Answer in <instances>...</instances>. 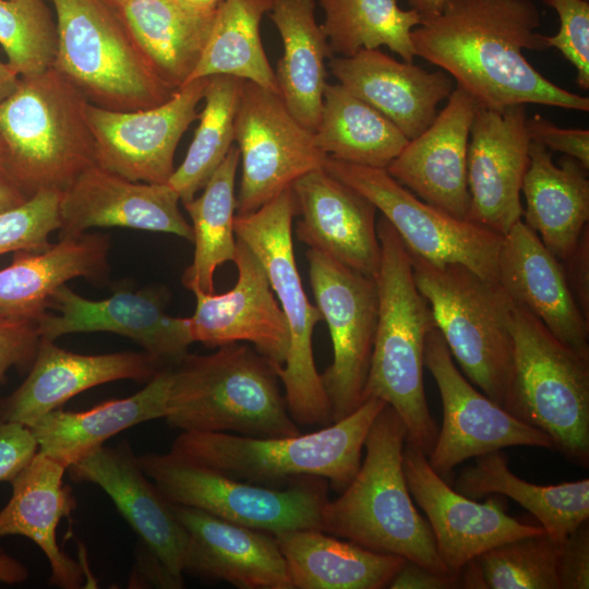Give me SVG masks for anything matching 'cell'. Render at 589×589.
I'll return each mask as SVG.
<instances>
[{
  "instance_id": "cell-53",
  "label": "cell",
  "mask_w": 589,
  "mask_h": 589,
  "mask_svg": "<svg viewBox=\"0 0 589 589\" xmlns=\"http://www.w3.org/2000/svg\"><path fill=\"white\" fill-rule=\"evenodd\" d=\"M28 576L26 566L0 548V582L17 585L26 581Z\"/></svg>"
},
{
  "instance_id": "cell-13",
  "label": "cell",
  "mask_w": 589,
  "mask_h": 589,
  "mask_svg": "<svg viewBox=\"0 0 589 589\" xmlns=\"http://www.w3.org/2000/svg\"><path fill=\"white\" fill-rule=\"evenodd\" d=\"M310 283L333 344V362L321 374L333 422L363 402L377 324L375 279L309 249Z\"/></svg>"
},
{
  "instance_id": "cell-46",
  "label": "cell",
  "mask_w": 589,
  "mask_h": 589,
  "mask_svg": "<svg viewBox=\"0 0 589 589\" xmlns=\"http://www.w3.org/2000/svg\"><path fill=\"white\" fill-rule=\"evenodd\" d=\"M39 341L36 322L0 316V386L11 368L33 363Z\"/></svg>"
},
{
  "instance_id": "cell-9",
  "label": "cell",
  "mask_w": 589,
  "mask_h": 589,
  "mask_svg": "<svg viewBox=\"0 0 589 589\" xmlns=\"http://www.w3.org/2000/svg\"><path fill=\"white\" fill-rule=\"evenodd\" d=\"M297 206L291 187L257 211L236 215V237L259 257L284 313L289 347L276 368L285 400L297 424L325 426L333 423L328 398L317 372L312 337L321 312L312 305L298 272L292 242Z\"/></svg>"
},
{
  "instance_id": "cell-42",
  "label": "cell",
  "mask_w": 589,
  "mask_h": 589,
  "mask_svg": "<svg viewBox=\"0 0 589 589\" xmlns=\"http://www.w3.org/2000/svg\"><path fill=\"white\" fill-rule=\"evenodd\" d=\"M558 542L545 531L498 544L457 574L459 588L560 589Z\"/></svg>"
},
{
  "instance_id": "cell-47",
  "label": "cell",
  "mask_w": 589,
  "mask_h": 589,
  "mask_svg": "<svg viewBox=\"0 0 589 589\" xmlns=\"http://www.w3.org/2000/svg\"><path fill=\"white\" fill-rule=\"evenodd\" d=\"M530 141L537 142L551 152H561L589 168V131L587 129H567L554 124L541 115H533L526 121Z\"/></svg>"
},
{
  "instance_id": "cell-40",
  "label": "cell",
  "mask_w": 589,
  "mask_h": 589,
  "mask_svg": "<svg viewBox=\"0 0 589 589\" xmlns=\"http://www.w3.org/2000/svg\"><path fill=\"white\" fill-rule=\"evenodd\" d=\"M317 1L325 12L321 27L334 55L350 57L385 46L404 61H413L411 32L422 22L414 10L401 9L398 0Z\"/></svg>"
},
{
  "instance_id": "cell-14",
  "label": "cell",
  "mask_w": 589,
  "mask_h": 589,
  "mask_svg": "<svg viewBox=\"0 0 589 589\" xmlns=\"http://www.w3.org/2000/svg\"><path fill=\"white\" fill-rule=\"evenodd\" d=\"M235 141L242 164L237 215L257 211L303 175L323 168L327 157L279 94L244 80Z\"/></svg>"
},
{
  "instance_id": "cell-54",
  "label": "cell",
  "mask_w": 589,
  "mask_h": 589,
  "mask_svg": "<svg viewBox=\"0 0 589 589\" xmlns=\"http://www.w3.org/2000/svg\"><path fill=\"white\" fill-rule=\"evenodd\" d=\"M20 75L10 67L0 60V103L9 97L16 88Z\"/></svg>"
},
{
  "instance_id": "cell-50",
  "label": "cell",
  "mask_w": 589,
  "mask_h": 589,
  "mask_svg": "<svg viewBox=\"0 0 589 589\" xmlns=\"http://www.w3.org/2000/svg\"><path fill=\"white\" fill-rule=\"evenodd\" d=\"M573 294L585 316L589 320V233H581L574 252L562 262Z\"/></svg>"
},
{
  "instance_id": "cell-51",
  "label": "cell",
  "mask_w": 589,
  "mask_h": 589,
  "mask_svg": "<svg viewBox=\"0 0 589 589\" xmlns=\"http://www.w3.org/2000/svg\"><path fill=\"white\" fill-rule=\"evenodd\" d=\"M390 589H450L459 588L458 575L438 573L406 560L393 577Z\"/></svg>"
},
{
  "instance_id": "cell-16",
  "label": "cell",
  "mask_w": 589,
  "mask_h": 589,
  "mask_svg": "<svg viewBox=\"0 0 589 589\" xmlns=\"http://www.w3.org/2000/svg\"><path fill=\"white\" fill-rule=\"evenodd\" d=\"M207 81L193 80L148 109L119 111L88 103L96 165L131 181L168 183L177 146L197 119Z\"/></svg>"
},
{
  "instance_id": "cell-1",
  "label": "cell",
  "mask_w": 589,
  "mask_h": 589,
  "mask_svg": "<svg viewBox=\"0 0 589 589\" xmlns=\"http://www.w3.org/2000/svg\"><path fill=\"white\" fill-rule=\"evenodd\" d=\"M531 0H447L411 32L416 56L437 65L478 106L502 109L539 104L579 111L589 98L542 75L524 50L548 49Z\"/></svg>"
},
{
  "instance_id": "cell-5",
  "label": "cell",
  "mask_w": 589,
  "mask_h": 589,
  "mask_svg": "<svg viewBox=\"0 0 589 589\" xmlns=\"http://www.w3.org/2000/svg\"><path fill=\"white\" fill-rule=\"evenodd\" d=\"M386 405L369 398L347 417L292 436L182 431L170 453L251 483L277 486L288 480L321 478L341 492L356 476L368 431Z\"/></svg>"
},
{
  "instance_id": "cell-26",
  "label": "cell",
  "mask_w": 589,
  "mask_h": 589,
  "mask_svg": "<svg viewBox=\"0 0 589 589\" xmlns=\"http://www.w3.org/2000/svg\"><path fill=\"white\" fill-rule=\"evenodd\" d=\"M163 368L147 352L81 354L40 338L24 382L0 401V421L28 428L75 395L118 380L151 381Z\"/></svg>"
},
{
  "instance_id": "cell-17",
  "label": "cell",
  "mask_w": 589,
  "mask_h": 589,
  "mask_svg": "<svg viewBox=\"0 0 589 589\" xmlns=\"http://www.w3.org/2000/svg\"><path fill=\"white\" fill-rule=\"evenodd\" d=\"M402 466L411 497L424 512L438 554L452 574L498 544L544 531L541 525L509 516L500 496L479 503L459 493L432 469L424 453L408 443Z\"/></svg>"
},
{
  "instance_id": "cell-32",
  "label": "cell",
  "mask_w": 589,
  "mask_h": 589,
  "mask_svg": "<svg viewBox=\"0 0 589 589\" xmlns=\"http://www.w3.org/2000/svg\"><path fill=\"white\" fill-rule=\"evenodd\" d=\"M170 370L163 368L137 393L101 402L88 410L55 409L31 428L38 452L67 468L110 437L136 424L165 419Z\"/></svg>"
},
{
  "instance_id": "cell-19",
  "label": "cell",
  "mask_w": 589,
  "mask_h": 589,
  "mask_svg": "<svg viewBox=\"0 0 589 589\" xmlns=\"http://www.w3.org/2000/svg\"><path fill=\"white\" fill-rule=\"evenodd\" d=\"M526 121V105L478 106L470 129L467 220L501 236L522 218L520 193L530 145Z\"/></svg>"
},
{
  "instance_id": "cell-2",
  "label": "cell",
  "mask_w": 589,
  "mask_h": 589,
  "mask_svg": "<svg viewBox=\"0 0 589 589\" xmlns=\"http://www.w3.org/2000/svg\"><path fill=\"white\" fill-rule=\"evenodd\" d=\"M376 230L381 244L374 277L378 311L363 401L378 398L392 407L406 426V443L428 456L438 430L423 387L424 344L435 322L399 236L383 216Z\"/></svg>"
},
{
  "instance_id": "cell-21",
  "label": "cell",
  "mask_w": 589,
  "mask_h": 589,
  "mask_svg": "<svg viewBox=\"0 0 589 589\" xmlns=\"http://www.w3.org/2000/svg\"><path fill=\"white\" fill-rule=\"evenodd\" d=\"M233 263L238 279L229 291L215 294L191 290L196 300L194 313L189 317L193 340L212 348L251 342L275 368L281 366L289 334L266 271L239 238Z\"/></svg>"
},
{
  "instance_id": "cell-22",
  "label": "cell",
  "mask_w": 589,
  "mask_h": 589,
  "mask_svg": "<svg viewBox=\"0 0 589 589\" xmlns=\"http://www.w3.org/2000/svg\"><path fill=\"white\" fill-rule=\"evenodd\" d=\"M179 202L168 183L131 181L94 164L61 192L60 239L95 227H124L172 233L193 242L192 226Z\"/></svg>"
},
{
  "instance_id": "cell-3",
  "label": "cell",
  "mask_w": 589,
  "mask_h": 589,
  "mask_svg": "<svg viewBox=\"0 0 589 589\" xmlns=\"http://www.w3.org/2000/svg\"><path fill=\"white\" fill-rule=\"evenodd\" d=\"M406 438L404 422L386 405L368 431L365 456L356 476L337 498L324 505L321 529L365 549L452 574L409 492L402 466Z\"/></svg>"
},
{
  "instance_id": "cell-45",
  "label": "cell",
  "mask_w": 589,
  "mask_h": 589,
  "mask_svg": "<svg viewBox=\"0 0 589 589\" xmlns=\"http://www.w3.org/2000/svg\"><path fill=\"white\" fill-rule=\"evenodd\" d=\"M558 15L560 28L545 36L549 48L557 49L577 72L576 82L589 88V0H540Z\"/></svg>"
},
{
  "instance_id": "cell-52",
  "label": "cell",
  "mask_w": 589,
  "mask_h": 589,
  "mask_svg": "<svg viewBox=\"0 0 589 589\" xmlns=\"http://www.w3.org/2000/svg\"><path fill=\"white\" fill-rule=\"evenodd\" d=\"M27 199L14 177L5 144L0 136V212L15 207Z\"/></svg>"
},
{
  "instance_id": "cell-38",
  "label": "cell",
  "mask_w": 589,
  "mask_h": 589,
  "mask_svg": "<svg viewBox=\"0 0 589 589\" xmlns=\"http://www.w3.org/2000/svg\"><path fill=\"white\" fill-rule=\"evenodd\" d=\"M272 5L273 0H221L216 7L206 46L188 83L212 75H231L279 94L260 32L262 17Z\"/></svg>"
},
{
  "instance_id": "cell-29",
  "label": "cell",
  "mask_w": 589,
  "mask_h": 589,
  "mask_svg": "<svg viewBox=\"0 0 589 589\" xmlns=\"http://www.w3.org/2000/svg\"><path fill=\"white\" fill-rule=\"evenodd\" d=\"M67 470L61 462L37 452L11 482V497L0 510V538L23 536L33 541L47 557L50 584L76 589L84 581V572L62 551L57 539L60 520L76 507L71 489L63 482Z\"/></svg>"
},
{
  "instance_id": "cell-56",
  "label": "cell",
  "mask_w": 589,
  "mask_h": 589,
  "mask_svg": "<svg viewBox=\"0 0 589 589\" xmlns=\"http://www.w3.org/2000/svg\"><path fill=\"white\" fill-rule=\"evenodd\" d=\"M190 1L201 8L215 9L221 0H190Z\"/></svg>"
},
{
  "instance_id": "cell-55",
  "label": "cell",
  "mask_w": 589,
  "mask_h": 589,
  "mask_svg": "<svg viewBox=\"0 0 589 589\" xmlns=\"http://www.w3.org/2000/svg\"><path fill=\"white\" fill-rule=\"evenodd\" d=\"M410 9L414 10L422 20L437 15L447 0H407Z\"/></svg>"
},
{
  "instance_id": "cell-33",
  "label": "cell",
  "mask_w": 589,
  "mask_h": 589,
  "mask_svg": "<svg viewBox=\"0 0 589 589\" xmlns=\"http://www.w3.org/2000/svg\"><path fill=\"white\" fill-rule=\"evenodd\" d=\"M119 12L161 82L185 85L206 46L215 9L190 0H129Z\"/></svg>"
},
{
  "instance_id": "cell-28",
  "label": "cell",
  "mask_w": 589,
  "mask_h": 589,
  "mask_svg": "<svg viewBox=\"0 0 589 589\" xmlns=\"http://www.w3.org/2000/svg\"><path fill=\"white\" fill-rule=\"evenodd\" d=\"M328 65L340 85L385 116L408 140L431 125L438 104L455 88L445 71L429 72L380 49L334 56Z\"/></svg>"
},
{
  "instance_id": "cell-37",
  "label": "cell",
  "mask_w": 589,
  "mask_h": 589,
  "mask_svg": "<svg viewBox=\"0 0 589 589\" xmlns=\"http://www.w3.org/2000/svg\"><path fill=\"white\" fill-rule=\"evenodd\" d=\"M314 142L335 159L386 168L408 139L385 116L342 85L327 83Z\"/></svg>"
},
{
  "instance_id": "cell-36",
  "label": "cell",
  "mask_w": 589,
  "mask_h": 589,
  "mask_svg": "<svg viewBox=\"0 0 589 589\" xmlns=\"http://www.w3.org/2000/svg\"><path fill=\"white\" fill-rule=\"evenodd\" d=\"M474 458L455 481L459 493L472 500L493 494L509 497L530 512L557 542L589 519V479L540 485L513 473L501 449Z\"/></svg>"
},
{
  "instance_id": "cell-24",
  "label": "cell",
  "mask_w": 589,
  "mask_h": 589,
  "mask_svg": "<svg viewBox=\"0 0 589 589\" xmlns=\"http://www.w3.org/2000/svg\"><path fill=\"white\" fill-rule=\"evenodd\" d=\"M291 190L300 215L297 238L374 278L381 264L376 207L324 168L303 175Z\"/></svg>"
},
{
  "instance_id": "cell-27",
  "label": "cell",
  "mask_w": 589,
  "mask_h": 589,
  "mask_svg": "<svg viewBox=\"0 0 589 589\" xmlns=\"http://www.w3.org/2000/svg\"><path fill=\"white\" fill-rule=\"evenodd\" d=\"M497 281L514 303L560 341L589 353V320L573 294L563 264L522 219L502 238Z\"/></svg>"
},
{
  "instance_id": "cell-43",
  "label": "cell",
  "mask_w": 589,
  "mask_h": 589,
  "mask_svg": "<svg viewBox=\"0 0 589 589\" xmlns=\"http://www.w3.org/2000/svg\"><path fill=\"white\" fill-rule=\"evenodd\" d=\"M0 45L21 77L52 68L58 32L45 1L0 0Z\"/></svg>"
},
{
  "instance_id": "cell-25",
  "label": "cell",
  "mask_w": 589,
  "mask_h": 589,
  "mask_svg": "<svg viewBox=\"0 0 589 589\" xmlns=\"http://www.w3.org/2000/svg\"><path fill=\"white\" fill-rule=\"evenodd\" d=\"M187 531L183 570L239 589H293L274 534L171 504Z\"/></svg>"
},
{
  "instance_id": "cell-8",
  "label": "cell",
  "mask_w": 589,
  "mask_h": 589,
  "mask_svg": "<svg viewBox=\"0 0 589 589\" xmlns=\"http://www.w3.org/2000/svg\"><path fill=\"white\" fill-rule=\"evenodd\" d=\"M57 14L53 68L93 105L119 111L156 107L176 91L146 60L119 9L105 0H50Z\"/></svg>"
},
{
  "instance_id": "cell-23",
  "label": "cell",
  "mask_w": 589,
  "mask_h": 589,
  "mask_svg": "<svg viewBox=\"0 0 589 589\" xmlns=\"http://www.w3.org/2000/svg\"><path fill=\"white\" fill-rule=\"evenodd\" d=\"M478 105L456 86L431 125L408 140L386 171L422 201L460 219L470 207L468 143Z\"/></svg>"
},
{
  "instance_id": "cell-44",
  "label": "cell",
  "mask_w": 589,
  "mask_h": 589,
  "mask_svg": "<svg viewBox=\"0 0 589 589\" xmlns=\"http://www.w3.org/2000/svg\"><path fill=\"white\" fill-rule=\"evenodd\" d=\"M60 200L61 192L43 190L0 212V255L49 247L50 233L60 228Z\"/></svg>"
},
{
  "instance_id": "cell-30",
  "label": "cell",
  "mask_w": 589,
  "mask_h": 589,
  "mask_svg": "<svg viewBox=\"0 0 589 589\" xmlns=\"http://www.w3.org/2000/svg\"><path fill=\"white\" fill-rule=\"evenodd\" d=\"M109 247L108 236L84 232L44 250L15 252L12 264L0 271V316L37 322L68 280H104Z\"/></svg>"
},
{
  "instance_id": "cell-20",
  "label": "cell",
  "mask_w": 589,
  "mask_h": 589,
  "mask_svg": "<svg viewBox=\"0 0 589 589\" xmlns=\"http://www.w3.org/2000/svg\"><path fill=\"white\" fill-rule=\"evenodd\" d=\"M67 471L75 482L94 483L103 489L137 534L142 550L183 587L187 531L171 504L142 470L128 441L116 447L101 445Z\"/></svg>"
},
{
  "instance_id": "cell-4",
  "label": "cell",
  "mask_w": 589,
  "mask_h": 589,
  "mask_svg": "<svg viewBox=\"0 0 589 589\" xmlns=\"http://www.w3.org/2000/svg\"><path fill=\"white\" fill-rule=\"evenodd\" d=\"M169 370L165 420L172 428L252 437L301 433L276 368L248 345H224L205 356L188 352Z\"/></svg>"
},
{
  "instance_id": "cell-15",
  "label": "cell",
  "mask_w": 589,
  "mask_h": 589,
  "mask_svg": "<svg viewBox=\"0 0 589 589\" xmlns=\"http://www.w3.org/2000/svg\"><path fill=\"white\" fill-rule=\"evenodd\" d=\"M424 366L442 399L443 422L431 453L432 469L446 481L469 458L510 446L552 448L549 436L517 419L464 376L440 330L434 326L424 344Z\"/></svg>"
},
{
  "instance_id": "cell-48",
  "label": "cell",
  "mask_w": 589,
  "mask_h": 589,
  "mask_svg": "<svg viewBox=\"0 0 589 589\" xmlns=\"http://www.w3.org/2000/svg\"><path fill=\"white\" fill-rule=\"evenodd\" d=\"M560 589L589 588V519L558 542Z\"/></svg>"
},
{
  "instance_id": "cell-34",
  "label": "cell",
  "mask_w": 589,
  "mask_h": 589,
  "mask_svg": "<svg viewBox=\"0 0 589 589\" xmlns=\"http://www.w3.org/2000/svg\"><path fill=\"white\" fill-rule=\"evenodd\" d=\"M293 589L387 588L406 560L380 553L320 529L274 536Z\"/></svg>"
},
{
  "instance_id": "cell-31",
  "label": "cell",
  "mask_w": 589,
  "mask_h": 589,
  "mask_svg": "<svg viewBox=\"0 0 589 589\" xmlns=\"http://www.w3.org/2000/svg\"><path fill=\"white\" fill-rule=\"evenodd\" d=\"M587 172V168L569 156L563 157L561 166H556L551 151L530 141L529 163L521 185L526 201L521 219L561 262L574 252L588 227Z\"/></svg>"
},
{
  "instance_id": "cell-57",
  "label": "cell",
  "mask_w": 589,
  "mask_h": 589,
  "mask_svg": "<svg viewBox=\"0 0 589 589\" xmlns=\"http://www.w3.org/2000/svg\"><path fill=\"white\" fill-rule=\"evenodd\" d=\"M105 1L115 8H120L123 3H125L129 0H105Z\"/></svg>"
},
{
  "instance_id": "cell-49",
  "label": "cell",
  "mask_w": 589,
  "mask_h": 589,
  "mask_svg": "<svg viewBox=\"0 0 589 589\" xmlns=\"http://www.w3.org/2000/svg\"><path fill=\"white\" fill-rule=\"evenodd\" d=\"M38 452L31 428L0 421V482H12Z\"/></svg>"
},
{
  "instance_id": "cell-41",
  "label": "cell",
  "mask_w": 589,
  "mask_h": 589,
  "mask_svg": "<svg viewBox=\"0 0 589 589\" xmlns=\"http://www.w3.org/2000/svg\"><path fill=\"white\" fill-rule=\"evenodd\" d=\"M242 82L231 75L208 76L193 140L168 181L182 203L195 197L232 147Z\"/></svg>"
},
{
  "instance_id": "cell-18",
  "label": "cell",
  "mask_w": 589,
  "mask_h": 589,
  "mask_svg": "<svg viewBox=\"0 0 589 589\" xmlns=\"http://www.w3.org/2000/svg\"><path fill=\"white\" fill-rule=\"evenodd\" d=\"M155 289L120 290L103 300H88L65 285L51 296L49 309L36 323L40 338L53 340L70 333L109 332L137 342L163 366L188 353L194 342L189 317L170 316Z\"/></svg>"
},
{
  "instance_id": "cell-12",
  "label": "cell",
  "mask_w": 589,
  "mask_h": 589,
  "mask_svg": "<svg viewBox=\"0 0 589 589\" xmlns=\"http://www.w3.org/2000/svg\"><path fill=\"white\" fill-rule=\"evenodd\" d=\"M323 168L365 196L393 226L409 252L434 263H457L497 281L503 236L422 201L385 168L354 165L329 156Z\"/></svg>"
},
{
  "instance_id": "cell-39",
  "label": "cell",
  "mask_w": 589,
  "mask_h": 589,
  "mask_svg": "<svg viewBox=\"0 0 589 589\" xmlns=\"http://www.w3.org/2000/svg\"><path fill=\"white\" fill-rule=\"evenodd\" d=\"M239 163V148L232 146L203 188V193L182 203L193 229V262L182 275V283L190 290L213 293L215 271L235 260V182Z\"/></svg>"
},
{
  "instance_id": "cell-6",
  "label": "cell",
  "mask_w": 589,
  "mask_h": 589,
  "mask_svg": "<svg viewBox=\"0 0 589 589\" xmlns=\"http://www.w3.org/2000/svg\"><path fill=\"white\" fill-rule=\"evenodd\" d=\"M85 96L56 68L20 77L0 103V136L25 194L64 191L96 164Z\"/></svg>"
},
{
  "instance_id": "cell-35",
  "label": "cell",
  "mask_w": 589,
  "mask_h": 589,
  "mask_svg": "<svg viewBox=\"0 0 589 589\" xmlns=\"http://www.w3.org/2000/svg\"><path fill=\"white\" fill-rule=\"evenodd\" d=\"M269 17L283 41L275 79L294 118L315 131L327 85L326 59L333 58L327 37L315 19V0H273Z\"/></svg>"
},
{
  "instance_id": "cell-10",
  "label": "cell",
  "mask_w": 589,
  "mask_h": 589,
  "mask_svg": "<svg viewBox=\"0 0 589 589\" xmlns=\"http://www.w3.org/2000/svg\"><path fill=\"white\" fill-rule=\"evenodd\" d=\"M514 359L507 411L545 433L552 448L589 465V353L553 336L513 302Z\"/></svg>"
},
{
  "instance_id": "cell-11",
  "label": "cell",
  "mask_w": 589,
  "mask_h": 589,
  "mask_svg": "<svg viewBox=\"0 0 589 589\" xmlns=\"http://www.w3.org/2000/svg\"><path fill=\"white\" fill-rule=\"evenodd\" d=\"M144 473L173 505L189 506L271 534L321 529L328 482L304 478L289 486L247 482L172 453L137 456Z\"/></svg>"
},
{
  "instance_id": "cell-7",
  "label": "cell",
  "mask_w": 589,
  "mask_h": 589,
  "mask_svg": "<svg viewBox=\"0 0 589 589\" xmlns=\"http://www.w3.org/2000/svg\"><path fill=\"white\" fill-rule=\"evenodd\" d=\"M408 253L417 287L453 358L470 383L507 410L514 359L512 299L497 281L464 265Z\"/></svg>"
}]
</instances>
